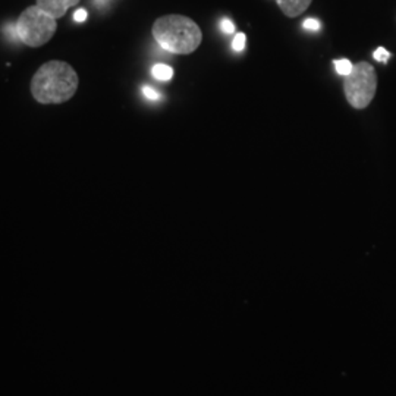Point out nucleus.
Listing matches in <instances>:
<instances>
[{"instance_id": "f257e3e1", "label": "nucleus", "mask_w": 396, "mask_h": 396, "mask_svg": "<svg viewBox=\"0 0 396 396\" xmlns=\"http://www.w3.org/2000/svg\"><path fill=\"white\" fill-rule=\"evenodd\" d=\"M79 78L75 69L62 61H50L39 68L31 79V95L41 104H61L72 99Z\"/></svg>"}, {"instance_id": "f03ea898", "label": "nucleus", "mask_w": 396, "mask_h": 396, "mask_svg": "<svg viewBox=\"0 0 396 396\" xmlns=\"http://www.w3.org/2000/svg\"><path fill=\"white\" fill-rule=\"evenodd\" d=\"M153 36L163 50L175 55L192 53L203 40L200 27L182 15H166L153 26Z\"/></svg>"}, {"instance_id": "7ed1b4c3", "label": "nucleus", "mask_w": 396, "mask_h": 396, "mask_svg": "<svg viewBox=\"0 0 396 396\" xmlns=\"http://www.w3.org/2000/svg\"><path fill=\"white\" fill-rule=\"evenodd\" d=\"M15 28L17 36L22 43L30 48H40L55 36L57 22L37 5H34L19 15Z\"/></svg>"}, {"instance_id": "20e7f679", "label": "nucleus", "mask_w": 396, "mask_h": 396, "mask_svg": "<svg viewBox=\"0 0 396 396\" xmlns=\"http://www.w3.org/2000/svg\"><path fill=\"white\" fill-rule=\"evenodd\" d=\"M377 90V75L373 65L358 62L353 72L345 77L344 91L348 103L355 109H366L375 99Z\"/></svg>"}, {"instance_id": "39448f33", "label": "nucleus", "mask_w": 396, "mask_h": 396, "mask_svg": "<svg viewBox=\"0 0 396 396\" xmlns=\"http://www.w3.org/2000/svg\"><path fill=\"white\" fill-rule=\"evenodd\" d=\"M79 3V0H37V6L43 9L46 14H49L55 19L62 18L69 8Z\"/></svg>"}, {"instance_id": "423d86ee", "label": "nucleus", "mask_w": 396, "mask_h": 396, "mask_svg": "<svg viewBox=\"0 0 396 396\" xmlns=\"http://www.w3.org/2000/svg\"><path fill=\"white\" fill-rule=\"evenodd\" d=\"M276 3L286 17L294 18L304 12L311 0H276Z\"/></svg>"}, {"instance_id": "0eeeda50", "label": "nucleus", "mask_w": 396, "mask_h": 396, "mask_svg": "<svg viewBox=\"0 0 396 396\" xmlns=\"http://www.w3.org/2000/svg\"><path fill=\"white\" fill-rule=\"evenodd\" d=\"M151 75H153L157 81H170L173 77V69L166 65V63H156L153 68H151Z\"/></svg>"}, {"instance_id": "6e6552de", "label": "nucleus", "mask_w": 396, "mask_h": 396, "mask_svg": "<svg viewBox=\"0 0 396 396\" xmlns=\"http://www.w3.org/2000/svg\"><path fill=\"white\" fill-rule=\"evenodd\" d=\"M333 65H335V69H336V72L342 75V77H348L349 74L353 72V68L354 65L349 62L348 59H337V61H333Z\"/></svg>"}, {"instance_id": "1a4fd4ad", "label": "nucleus", "mask_w": 396, "mask_h": 396, "mask_svg": "<svg viewBox=\"0 0 396 396\" xmlns=\"http://www.w3.org/2000/svg\"><path fill=\"white\" fill-rule=\"evenodd\" d=\"M246 43H247L246 34L239 32L234 37V41H232V49H234L235 52H242L244 49H246Z\"/></svg>"}, {"instance_id": "9d476101", "label": "nucleus", "mask_w": 396, "mask_h": 396, "mask_svg": "<svg viewBox=\"0 0 396 396\" xmlns=\"http://www.w3.org/2000/svg\"><path fill=\"white\" fill-rule=\"evenodd\" d=\"M141 91H143V96H144L147 100H150V101H159V100L161 99L160 92H159L156 88L150 87V86H144Z\"/></svg>"}, {"instance_id": "9b49d317", "label": "nucleus", "mask_w": 396, "mask_h": 396, "mask_svg": "<svg viewBox=\"0 0 396 396\" xmlns=\"http://www.w3.org/2000/svg\"><path fill=\"white\" fill-rule=\"evenodd\" d=\"M373 57H375L377 62L388 63V61L390 59V52H388L384 48H379L375 50V53H373Z\"/></svg>"}, {"instance_id": "f8f14e48", "label": "nucleus", "mask_w": 396, "mask_h": 396, "mask_svg": "<svg viewBox=\"0 0 396 396\" xmlns=\"http://www.w3.org/2000/svg\"><path fill=\"white\" fill-rule=\"evenodd\" d=\"M302 27H304L308 31H319L321 24H320V21L316 19V18H308V19L304 21V24H302Z\"/></svg>"}, {"instance_id": "ddd939ff", "label": "nucleus", "mask_w": 396, "mask_h": 396, "mask_svg": "<svg viewBox=\"0 0 396 396\" xmlns=\"http://www.w3.org/2000/svg\"><path fill=\"white\" fill-rule=\"evenodd\" d=\"M220 30H222V32H225V34H234L235 32V24L230 19L225 18V19L220 21Z\"/></svg>"}, {"instance_id": "4468645a", "label": "nucleus", "mask_w": 396, "mask_h": 396, "mask_svg": "<svg viewBox=\"0 0 396 396\" xmlns=\"http://www.w3.org/2000/svg\"><path fill=\"white\" fill-rule=\"evenodd\" d=\"M87 19V10L86 9H78L74 14V21L75 22H84Z\"/></svg>"}, {"instance_id": "2eb2a0df", "label": "nucleus", "mask_w": 396, "mask_h": 396, "mask_svg": "<svg viewBox=\"0 0 396 396\" xmlns=\"http://www.w3.org/2000/svg\"><path fill=\"white\" fill-rule=\"evenodd\" d=\"M95 2H96L97 5H103L104 2H106V0H95Z\"/></svg>"}]
</instances>
